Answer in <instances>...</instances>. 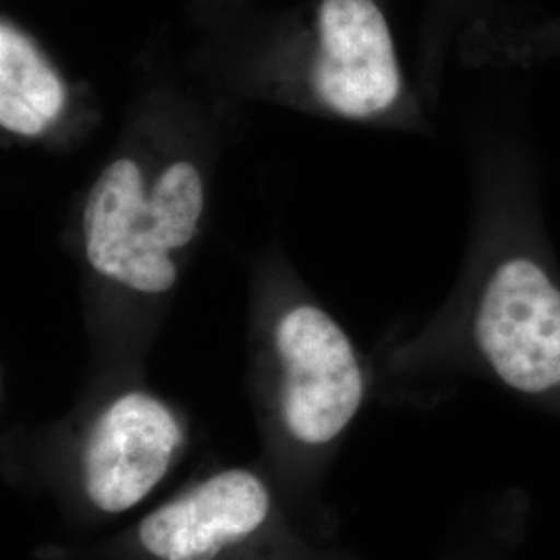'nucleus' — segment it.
Instances as JSON below:
<instances>
[{
	"mask_svg": "<svg viewBox=\"0 0 560 560\" xmlns=\"http://www.w3.org/2000/svg\"><path fill=\"white\" fill-rule=\"evenodd\" d=\"M275 342L282 368L280 418L287 432L310 446L337 441L360 413L365 378L347 332L316 305L280 316Z\"/></svg>",
	"mask_w": 560,
	"mask_h": 560,
	"instance_id": "2",
	"label": "nucleus"
},
{
	"mask_svg": "<svg viewBox=\"0 0 560 560\" xmlns=\"http://www.w3.org/2000/svg\"><path fill=\"white\" fill-rule=\"evenodd\" d=\"M148 189L145 173L133 159L110 162L83 208V252L104 279L161 295L175 287L179 268L159 235Z\"/></svg>",
	"mask_w": 560,
	"mask_h": 560,
	"instance_id": "5",
	"label": "nucleus"
},
{
	"mask_svg": "<svg viewBox=\"0 0 560 560\" xmlns=\"http://www.w3.org/2000/svg\"><path fill=\"white\" fill-rule=\"evenodd\" d=\"M148 201L162 243L175 256L194 241L206 210L200 168L189 161L166 164L150 183Z\"/></svg>",
	"mask_w": 560,
	"mask_h": 560,
	"instance_id": "8",
	"label": "nucleus"
},
{
	"mask_svg": "<svg viewBox=\"0 0 560 560\" xmlns=\"http://www.w3.org/2000/svg\"><path fill=\"white\" fill-rule=\"evenodd\" d=\"M183 442L179 421L150 393H122L106 405L83 446V490L104 513L138 506L164 480Z\"/></svg>",
	"mask_w": 560,
	"mask_h": 560,
	"instance_id": "3",
	"label": "nucleus"
},
{
	"mask_svg": "<svg viewBox=\"0 0 560 560\" xmlns=\"http://www.w3.org/2000/svg\"><path fill=\"white\" fill-rule=\"evenodd\" d=\"M469 335L494 381L560 409V284L541 261L515 254L483 279Z\"/></svg>",
	"mask_w": 560,
	"mask_h": 560,
	"instance_id": "1",
	"label": "nucleus"
},
{
	"mask_svg": "<svg viewBox=\"0 0 560 560\" xmlns=\"http://www.w3.org/2000/svg\"><path fill=\"white\" fill-rule=\"evenodd\" d=\"M270 511L272 497L258 474L226 469L152 511L138 540L156 560H219L256 536Z\"/></svg>",
	"mask_w": 560,
	"mask_h": 560,
	"instance_id": "6",
	"label": "nucleus"
},
{
	"mask_svg": "<svg viewBox=\"0 0 560 560\" xmlns=\"http://www.w3.org/2000/svg\"><path fill=\"white\" fill-rule=\"evenodd\" d=\"M515 44L521 48V55H541L552 52L560 48V18L544 21L515 38Z\"/></svg>",
	"mask_w": 560,
	"mask_h": 560,
	"instance_id": "9",
	"label": "nucleus"
},
{
	"mask_svg": "<svg viewBox=\"0 0 560 560\" xmlns=\"http://www.w3.org/2000/svg\"><path fill=\"white\" fill-rule=\"evenodd\" d=\"M316 40L312 83L330 110L347 119H372L397 104L399 59L376 0H322Z\"/></svg>",
	"mask_w": 560,
	"mask_h": 560,
	"instance_id": "4",
	"label": "nucleus"
},
{
	"mask_svg": "<svg viewBox=\"0 0 560 560\" xmlns=\"http://www.w3.org/2000/svg\"><path fill=\"white\" fill-rule=\"evenodd\" d=\"M67 106V85L34 40L11 21L0 25V125L18 138H40Z\"/></svg>",
	"mask_w": 560,
	"mask_h": 560,
	"instance_id": "7",
	"label": "nucleus"
}]
</instances>
